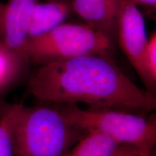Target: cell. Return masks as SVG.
<instances>
[{
	"label": "cell",
	"instance_id": "3",
	"mask_svg": "<svg viewBox=\"0 0 156 156\" xmlns=\"http://www.w3.org/2000/svg\"><path fill=\"white\" fill-rule=\"evenodd\" d=\"M64 118L76 127L95 131L114 140L119 145L140 148L153 147L156 142L155 119L114 108H82L77 104L54 103Z\"/></svg>",
	"mask_w": 156,
	"mask_h": 156
},
{
	"label": "cell",
	"instance_id": "12",
	"mask_svg": "<svg viewBox=\"0 0 156 156\" xmlns=\"http://www.w3.org/2000/svg\"><path fill=\"white\" fill-rule=\"evenodd\" d=\"M0 156H15L10 130L2 116H0Z\"/></svg>",
	"mask_w": 156,
	"mask_h": 156
},
{
	"label": "cell",
	"instance_id": "16",
	"mask_svg": "<svg viewBox=\"0 0 156 156\" xmlns=\"http://www.w3.org/2000/svg\"><path fill=\"white\" fill-rule=\"evenodd\" d=\"M5 5L4 4L0 2V28H1V25H2V16L4 10H5Z\"/></svg>",
	"mask_w": 156,
	"mask_h": 156
},
{
	"label": "cell",
	"instance_id": "6",
	"mask_svg": "<svg viewBox=\"0 0 156 156\" xmlns=\"http://www.w3.org/2000/svg\"><path fill=\"white\" fill-rule=\"evenodd\" d=\"M38 2L39 0H9L5 5L0 38L9 48L23 56L33 11Z\"/></svg>",
	"mask_w": 156,
	"mask_h": 156
},
{
	"label": "cell",
	"instance_id": "11",
	"mask_svg": "<svg viewBox=\"0 0 156 156\" xmlns=\"http://www.w3.org/2000/svg\"><path fill=\"white\" fill-rule=\"evenodd\" d=\"M143 66L148 81V90L155 93L156 86V35L154 32L148 38L143 54Z\"/></svg>",
	"mask_w": 156,
	"mask_h": 156
},
{
	"label": "cell",
	"instance_id": "9",
	"mask_svg": "<svg viewBox=\"0 0 156 156\" xmlns=\"http://www.w3.org/2000/svg\"><path fill=\"white\" fill-rule=\"evenodd\" d=\"M28 65L24 56L12 50L0 38V97L20 81Z\"/></svg>",
	"mask_w": 156,
	"mask_h": 156
},
{
	"label": "cell",
	"instance_id": "7",
	"mask_svg": "<svg viewBox=\"0 0 156 156\" xmlns=\"http://www.w3.org/2000/svg\"><path fill=\"white\" fill-rule=\"evenodd\" d=\"M73 10L85 24L117 43V14L119 0H72Z\"/></svg>",
	"mask_w": 156,
	"mask_h": 156
},
{
	"label": "cell",
	"instance_id": "15",
	"mask_svg": "<svg viewBox=\"0 0 156 156\" xmlns=\"http://www.w3.org/2000/svg\"><path fill=\"white\" fill-rule=\"evenodd\" d=\"M153 151V147H147L145 148H142L141 153H140L139 156H152Z\"/></svg>",
	"mask_w": 156,
	"mask_h": 156
},
{
	"label": "cell",
	"instance_id": "4",
	"mask_svg": "<svg viewBox=\"0 0 156 156\" xmlns=\"http://www.w3.org/2000/svg\"><path fill=\"white\" fill-rule=\"evenodd\" d=\"M116 44L89 25L62 23L51 30L27 39L23 55L29 64L41 65L86 55L112 56Z\"/></svg>",
	"mask_w": 156,
	"mask_h": 156
},
{
	"label": "cell",
	"instance_id": "10",
	"mask_svg": "<svg viewBox=\"0 0 156 156\" xmlns=\"http://www.w3.org/2000/svg\"><path fill=\"white\" fill-rule=\"evenodd\" d=\"M119 144L100 132H87L63 156H110Z\"/></svg>",
	"mask_w": 156,
	"mask_h": 156
},
{
	"label": "cell",
	"instance_id": "8",
	"mask_svg": "<svg viewBox=\"0 0 156 156\" xmlns=\"http://www.w3.org/2000/svg\"><path fill=\"white\" fill-rule=\"evenodd\" d=\"M72 10L69 0L38 2L33 11L28 38L40 36L62 24Z\"/></svg>",
	"mask_w": 156,
	"mask_h": 156
},
{
	"label": "cell",
	"instance_id": "1",
	"mask_svg": "<svg viewBox=\"0 0 156 156\" xmlns=\"http://www.w3.org/2000/svg\"><path fill=\"white\" fill-rule=\"evenodd\" d=\"M28 92L43 102L114 108L146 116L156 98L135 85L109 55H86L39 65L31 74Z\"/></svg>",
	"mask_w": 156,
	"mask_h": 156
},
{
	"label": "cell",
	"instance_id": "13",
	"mask_svg": "<svg viewBox=\"0 0 156 156\" xmlns=\"http://www.w3.org/2000/svg\"><path fill=\"white\" fill-rule=\"evenodd\" d=\"M142 149L132 145H119L110 156H139Z\"/></svg>",
	"mask_w": 156,
	"mask_h": 156
},
{
	"label": "cell",
	"instance_id": "5",
	"mask_svg": "<svg viewBox=\"0 0 156 156\" xmlns=\"http://www.w3.org/2000/svg\"><path fill=\"white\" fill-rule=\"evenodd\" d=\"M116 27L117 42L148 90L142 60L148 38L145 20L138 6L130 0H119Z\"/></svg>",
	"mask_w": 156,
	"mask_h": 156
},
{
	"label": "cell",
	"instance_id": "17",
	"mask_svg": "<svg viewBox=\"0 0 156 156\" xmlns=\"http://www.w3.org/2000/svg\"><path fill=\"white\" fill-rule=\"evenodd\" d=\"M48 1H49V0H48ZM58 1H65V0H58Z\"/></svg>",
	"mask_w": 156,
	"mask_h": 156
},
{
	"label": "cell",
	"instance_id": "14",
	"mask_svg": "<svg viewBox=\"0 0 156 156\" xmlns=\"http://www.w3.org/2000/svg\"><path fill=\"white\" fill-rule=\"evenodd\" d=\"M136 5H141L144 7L155 8L156 0H130Z\"/></svg>",
	"mask_w": 156,
	"mask_h": 156
},
{
	"label": "cell",
	"instance_id": "2",
	"mask_svg": "<svg viewBox=\"0 0 156 156\" xmlns=\"http://www.w3.org/2000/svg\"><path fill=\"white\" fill-rule=\"evenodd\" d=\"M0 116L10 130L15 156H63L87 132L55 106H27L0 101Z\"/></svg>",
	"mask_w": 156,
	"mask_h": 156
}]
</instances>
